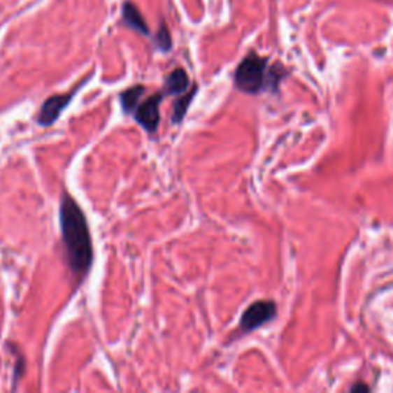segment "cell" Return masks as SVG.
<instances>
[{"mask_svg": "<svg viewBox=\"0 0 393 393\" xmlns=\"http://www.w3.org/2000/svg\"><path fill=\"white\" fill-rule=\"evenodd\" d=\"M190 86V78L185 69H176L166 78V94L168 96H180Z\"/></svg>", "mask_w": 393, "mask_h": 393, "instance_id": "8992f818", "label": "cell"}, {"mask_svg": "<svg viewBox=\"0 0 393 393\" xmlns=\"http://www.w3.org/2000/svg\"><path fill=\"white\" fill-rule=\"evenodd\" d=\"M283 78L280 66H271L266 59L249 54L235 71V85L243 92L258 94L278 86Z\"/></svg>", "mask_w": 393, "mask_h": 393, "instance_id": "7a4b0ae2", "label": "cell"}, {"mask_svg": "<svg viewBox=\"0 0 393 393\" xmlns=\"http://www.w3.org/2000/svg\"><path fill=\"white\" fill-rule=\"evenodd\" d=\"M143 92H145L143 86H134V88L124 91L120 96V103H122L123 111L127 114L136 113L137 106L140 105L138 101H140L141 96H143Z\"/></svg>", "mask_w": 393, "mask_h": 393, "instance_id": "52a82bcc", "label": "cell"}, {"mask_svg": "<svg viewBox=\"0 0 393 393\" xmlns=\"http://www.w3.org/2000/svg\"><path fill=\"white\" fill-rule=\"evenodd\" d=\"M123 19H124V22H127L132 29L138 31V33H141V34H148L149 33V29L146 27L143 17H141L140 11L132 3L124 5V8H123Z\"/></svg>", "mask_w": 393, "mask_h": 393, "instance_id": "ba28073f", "label": "cell"}, {"mask_svg": "<svg viewBox=\"0 0 393 393\" xmlns=\"http://www.w3.org/2000/svg\"><path fill=\"white\" fill-rule=\"evenodd\" d=\"M60 229L71 271L76 275L88 273L92 264V241L90 227L82 208L69 194L62 196Z\"/></svg>", "mask_w": 393, "mask_h": 393, "instance_id": "6da1fadb", "label": "cell"}, {"mask_svg": "<svg viewBox=\"0 0 393 393\" xmlns=\"http://www.w3.org/2000/svg\"><path fill=\"white\" fill-rule=\"evenodd\" d=\"M76 91L77 90L69 94H62V96H52L46 100L41 109V114L37 117V123L41 124V127H51V124L59 119V115L66 108L71 99H73Z\"/></svg>", "mask_w": 393, "mask_h": 393, "instance_id": "5b68a950", "label": "cell"}, {"mask_svg": "<svg viewBox=\"0 0 393 393\" xmlns=\"http://www.w3.org/2000/svg\"><path fill=\"white\" fill-rule=\"evenodd\" d=\"M155 43H157V46H159L162 51H169L171 50V43H172L171 42V36H169V31L164 28V27H162L159 33H157Z\"/></svg>", "mask_w": 393, "mask_h": 393, "instance_id": "30bf717a", "label": "cell"}, {"mask_svg": "<svg viewBox=\"0 0 393 393\" xmlns=\"http://www.w3.org/2000/svg\"><path fill=\"white\" fill-rule=\"evenodd\" d=\"M163 100V92H157L155 96L146 99L143 103H140L134 113L137 123L146 132H155L160 123V103Z\"/></svg>", "mask_w": 393, "mask_h": 393, "instance_id": "277c9868", "label": "cell"}, {"mask_svg": "<svg viewBox=\"0 0 393 393\" xmlns=\"http://www.w3.org/2000/svg\"><path fill=\"white\" fill-rule=\"evenodd\" d=\"M277 309L273 301H257L250 304L241 317V330L243 332H252V330L262 327L267 321H271Z\"/></svg>", "mask_w": 393, "mask_h": 393, "instance_id": "3957f363", "label": "cell"}, {"mask_svg": "<svg viewBox=\"0 0 393 393\" xmlns=\"http://www.w3.org/2000/svg\"><path fill=\"white\" fill-rule=\"evenodd\" d=\"M355 390H369V387L367 386H353L352 392H355Z\"/></svg>", "mask_w": 393, "mask_h": 393, "instance_id": "8fae6325", "label": "cell"}, {"mask_svg": "<svg viewBox=\"0 0 393 393\" xmlns=\"http://www.w3.org/2000/svg\"><path fill=\"white\" fill-rule=\"evenodd\" d=\"M195 92H196V88H194V91H192L191 94H187V96H185L183 99H178V100L176 101V105H174V115H172V122H174V123H180V122L183 120V117H185L186 113H187V108H190Z\"/></svg>", "mask_w": 393, "mask_h": 393, "instance_id": "9c48e42d", "label": "cell"}]
</instances>
